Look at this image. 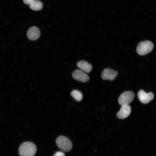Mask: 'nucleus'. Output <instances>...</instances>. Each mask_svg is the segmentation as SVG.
Listing matches in <instances>:
<instances>
[{
    "instance_id": "f257e3e1",
    "label": "nucleus",
    "mask_w": 156,
    "mask_h": 156,
    "mask_svg": "<svg viewBox=\"0 0 156 156\" xmlns=\"http://www.w3.org/2000/svg\"><path fill=\"white\" fill-rule=\"evenodd\" d=\"M35 144L30 142H23L20 146L18 153L20 156H34L36 152Z\"/></svg>"
},
{
    "instance_id": "f03ea898",
    "label": "nucleus",
    "mask_w": 156,
    "mask_h": 156,
    "mask_svg": "<svg viewBox=\"0 0 156 156\" xmlns=\"http://www.w3.org/2000/svg\"><path fill=\"white\" fill-rule=\"evenodd\" d=\"M58 147L63 151L68 152L71 150L73 145L71 141L67 137L61 135L58 137L56 140Z\"/></svg>"
},
{
    "instance_id": "7ed1b4c3",
    "label": "nucleus",
    "mask_w": 156,
    "mask_h": 156,
    "mask_svg": "<svg viewBox=\"0 0 156 156\" xmlns=\"http://www.w3.org/2000/svg\"><path fill=\"white\" fill-rule=\"evenodd\" d=\"M154 45L150 41L146 40L140 42L137 47V52L138 54L144 55L151 52L153 49Z\"/></svg>"
},
{
    "instance_id": "20e7f679",
    "label": "nucleus",
    "mask_w": 156,
    "mask_h": 156,
    "mask_svg": "<svg viewBox=\"0 0 156 156\" xmlns=\"http://www.w3.org/2000/svg\"><path fill=\"white\" fill-rule=\"evenodd\" d=\"M134 93L131 91H127L122 93L118 99L119 103L121 105H129L133 100Z\"/></svg>"
},
{
    "instance_id": "39448f33",
    "label": "nucleus",
    "mask_w": 156,
    "mask_h": 156,
    "mask_svg": "<svg viewBox=\"0 0 156 156\" xmlns=\"http://www.w3.org/2000/svg\"><path fill=\"white\" fill-rule=\"evenodd\" d=\"M72 75L75 79L83 82H87L90 79L88 75L85 72L80 70H75L73 72Z\"/></svg>"
},
{
    "instance_id": "423d86ee",
    "label": "nucleus",
    "mask_w": 156,
    "mask_h": 156,
    "mask_svg": "<svg viewBox=\"0 0 156 156\" xmlns=\"http://www.w3.org/2000/svg\"><path fill=\"white\" fill-rule=\"evenodd\" d=\"M118 72L109 68L104 69L101 73V77L104 80H108L110 81L114 80L117 77Z\"/></svg>"
},
{
    "instance_id": "0eeeda50",
    "label": "nucleus",
    "mask_w": 156,
    "mask_h": 156,
    "mask_svg": "<svg viewBox=\"0 0 156 156\" xmlns=\"http://www.w3.org/2000/svg\"><path fill=\"white\" fill-rule=\"evenodd\" d=\"M138 96L140 101L144 104L148 103L153 99L154 97L152 93L149 92L146 93L143 90H141L139 91Z\"/></svg>"
},
{
    "instance_id": "6e6552de",
    "label": "nucleus",
    "mask_w": 156,
    "mask_h": 156,
    "mask_svg": "<svg viewBox=\"0 0 156 156\" xmlns=\"http://www.w3.org/2000/svg\"><path fill=\"white\" fill-rule=\"evenodd\" d=\"M40 31L39 29L35 26H33L29 29L27 33L28 38L32 41L37 40L40 37Z\"/></svg>"
},
{
    "instance_id": "1a4fd4ad",
    "label": "nucleus",
    "mask_w": 156,
    "mask_h": 156,
    "mask_svg": "<svg viewBox=\"0 0 156 156\" xmlns=\"http://www.w3.org/2000/svg\"><path fill=\"white\" fill-rule=\"evenodd\" d=\"M120 110L117 114V117L120 119H124L128 117L131 112V107L129 105H121Z\"/></svg>"
},
{
    "instance_id": "9d476101",
    "label": "nucleus",
    "mask_w": 156,
    "mask_h": 156,
    "mask_svg": "<svg viewBox=\"0 0 156 156\" xmlns=\"http://www.w3.org/2000/svg\"><path fill=\"white\" fill-rule=\"evenodd\" d=\"M77 65L81 70L88 73H90L92 69V65L84 60L79 61Z\"/></svg>"
},
{
    "instance_id": "9b49d317",
    "label": "nucleus",
    "mask_w": 156,
    "mask_h": 156,
    "mask_svg": "<svg viewBox=\"0 0 156 156\" xmlns=\"http://www.w3.org/2000/svg\"><path fill=\"white\" fill-rule=\"evenodd\" d=\"M30 8L34 11L41 10L42 8L43 4L40 1L35 0L29 5Z\"/></svg>"
},
{
    "instance_id": "f8f14e48",
    "label": "nucleus",
    "mask_w": 156,
    "mask_h": 156,
    "mask_svg": "<svg viewBox=\"0 0 156 156\" xmlns=\"http://www.w3.org/2000/svg\"><path fill=\"white\" fill-rule=\"evenodd\" d=\"M70 94L74 99L78 101H81L83 99L82 94L78 90H73Z\"/></svg>"
},
{
    "instance_id": "ddd939ff",
    "label": "nucleus",
    "mask_w": 156,
    "mask_h": 156,
    "mask_svg": "<svg viewBox=\"0 0 156 156\" xmlns=\"http://www.w3.org/2000/svg\"><path fill=\"white\" fill-rule=\"evenodd\" d=\"M65 154L62 151H59L57 152L53 156H65Z\"/></svg>"
},
{
    "instance_id": "4468645a",
    "label": "nucleus",
    "mask_w": 156,
    "mask_h": 156,
    "mask_svg": "<svg viewBox=\"0 0 156 156\" xmlns=\"http://www.w3.org/2000/svg\"><path fill=\"white\" fill-rule=\"evenodd\" d=\"M35 0H23V2L27 5H29Z\"/></svg>"
}]
</instances>
